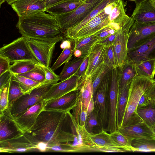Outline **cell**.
<instances>
[{"label":"cell","mask_w":155,"mask_h":155,"mask_svg":"<svg viewBox=\"0 0 155 155\" xmlns=\"http://www.w3.org/2000/svg\"><path fill=\"white\" fill-rule=\"evenodd\" d=\"M67 112L43 109L35 123L24 135L36 146L40 142L47 143V147L61 143L71 144L74 138L68 130Z\"/></svg>","instance_id":"6da1fadb"},{"label":"cell","mask_w":155,"mask_h":155,"mask_svg":"<svg viewBox=\"0 0 155 155\" xmlns=\"http://www.w3.org/2000/svg\"><path fill=\"white\" fill-rule=\"evenodd\" d=\"M41 11L18 16L16 27L22 36L30 38L57 43L66 38L56 17Z\"/></svg>","instance_id":"7a4b0ae2"},{"label":"cell","mask_w":155,"mask_h":155,"mask_svg":"<svg viewBox=\"0 0 155 155\" xmlns=\"http://www.w3.org/2000/svg\"><path fill=\"white\" fill-rule=\"evenodd\" d=\"M153 81L147 78L137 76L130 83L127 104L122 127L134 122L140 118L137 112L139 102L141 96L151 87Z\"/></svg>","instance_id":"3957f363"},{"label":"cell","mask_w":155,"mask_h":155,"mask_svg":"<svg viewBox=\"0 0 155 155\" xmlns=\"http://www.w3.org/2000/svg\"><path fill=\"white\" fill-rule=\"evenodd\" d=\"M111 69L104 76L93 95V111L97 116L101 130L106 131L108 120L109 93Z\"/></svg>","instance_id":"277c9868"},{"label":"cell","mask_w":155,"mask_h":155,"mask_svg":"<svg viewBox=\"0 0 155 155\" xmlns=\"http://www.w3.org/2000/svg\"><path fill=\"white\" fill-rule=\"evenodd\" d=\"M54 84L44 82L30 93L24 94L15 101L8 107L13 118L15 119L32 106L43 101L45 96Z\"/></svg>","instance_id":"5b68a950"},{"label":"cell","mask_w":155,"mask_h":155,"mask_svg":"<svg viewBox=\"0 0 155 155\" xmlns=\"http://www.w3.org/2000/svg\"><path fill=\"white\" fill-rule=\"evenodd\" d=\"M0 56L10 63L21 61H30L40 64L30 49L25 37L22 36L0 48Z\"/></svg>","instance_id":"8992f818"},{"label":"cell","mask_w":155,"mask_h":155,"mask_svg":"<svg viewBox=\"0 0 155 155\" xmlns=\"http://www.w3.org/2000/svg\"><path fill=\"white\" fill-rule=\"evenodd\" d=\"M103 0H85L83 3L70 12L55 16L64 33L68 28L82 21Z\"/></svg>","instance_id":"52a82bcc"},{"label":"cell","mask_w":155,"mask_h":155,"mask_svg":"<svg viewBox=\"0 0 155 155\" xmlns=\"http://www.w3.org/2000/svg\"><path fill=\"white\" fill-rule=\"evenodd\" d=\"M120 93L119 69L118 67L112 68L109 93V116L106 131L111 134L117 129V114Z\"/></svg>","instance_id":"ba28073f"},{"label":"cell","mask_w":155,"mask_h":155,"mask_svg":"<svg viewBox=\"0 0 155 155\" xmlns=\"http://www.w3.org/2000/svg\"><path fill=\"white\" fill-rule=\"evenodd\" d=\"M155 34V22L141 23L134 21L129 31L128 51L143 44Z\"/></svg>","instance_id":"9c48e42d"},{"label":"cell","mask_w":155,"mask_h":155,"mask_svg":"<svg viewBox=\"0 0 155 155\" xmlns=\"http://www.w3.org/2000/svg\"><path fill=\"white\" fill-rule=\"evenodd\" d=\"M135 21L131 16L118 31L113 45L117 66L121 68L127 60V45L130 29Z\"/></svg>","instance_id":"30bf717a"},{"label":"cell","mask_w":155,"mask_h":155,"mask_svg":"<svg viewBox=\"0 0 155 155\" xmlns=\"http://www.w3.org/2000/svg\"><path fill=\"white\" fill-rule=\"evenodd\" d=\"M115 1L107 5L95 17L86 23L72 39L80 38L87 37L96 33L107 26L109 22L108 17Z\"/></svg>","instance_id":"8fae6325"},{"label":"cell","mask_w":155,"mask_h":155,"mask_svg":"<svg viewBox=\"0 0 155 155\" xmlns=\"http://www.w3.org/2000/svg\"><path fill=\"white\" fill-rule=\"evenodd\" d=\"M28 45L39 64L49 67L56 43H51L26 37Z\"/></svg>","instance_id":"7c38bea8"},{"label":"cell","mask_w":155,"mask_h":155,"mask_svg":"<svg viewBox=\"0 0 155 155\" xmlns=\"http://www.w3.org/2000/svg\"><path fill=\"white\" fill-rule=\"evenodd\" d=\"M118 129L131 142L137 139H155L154 133L152 128L140 119Z\"/></svg>","instance_id":"4fadbf2b"},{"label":"cell","mask_w":155,"mask_h":155,"mask_svg":"<svg viewBox=\"0 0 155 155\" xmlns=\"http://www.w3.org/2000/svg\"><path fill=\"white\" fill-rule=\"evenodd\" d=\"M24 134L12 116L8 108L0 113V141L16 138Z\"/></svg>","instance_id":"5bb4252c"},{"label":"cell","mask_w":155,"mask_h":155,"mask_svg":"<svg viewBox=\"0 0 155 155\" xmlns=\"http://www.w3.org/2000/svg\"><path fill=\"white\" fill-rule=\"evenodd\" d=\"M81 78L74 74L64 80L54 84L45 96L43 101L46 102L56 99L77 90Z\"/></svg>","instance_id":"9a60e30c"},{"label":"cell","mask_w":155,"mask_h":155,"mask_svg":"<svg viewBox=\"0 0 155 155\" xmlns=\"http://www.w3.org/2000/svg\"><path fill=\"white\" fill-rule=\"evenodd\" d=\"M38 151L36 145L31 143L24 134L16 138L0 141L1 153H22Z\"/></svg>","instance_id":"2e32d148"},{"label":"cell","mask_w":155,"mask_h":155,"mask_svg":"<svg viewBox=\"0 0 155 155\" xmlns=\"http://www.w3.org/2000/svg\"><path fill=\"white\" fill-rule=\"evenodd\" d=\"M149 59H155V34L140 46L128 51L127 60L135 64Z\"/></svg>","instance_id":"e0dca14e"},{"label":"cell","mask_w":155,"mask_h":155,"mask_svg":"<svg viewBox=\"0 0 155 155\" xmlns=\"http://www.w3.org/2000/svg\"><path fill=\"white\" fill-rule=\"evenodd\" d=\"M90 135L98 152H126L117 144L111 137L110 133L104 130Z\"/></svg>","instance_id":"ac0fdd59"},{"label":"cell","mask_w":155,"mask_h":155,"mask_svg":"<svg viewBox=\"0 0 155 155\" xmlns=\"http://www.w3.org/2000/svg\"><path fill=\"white\" fill-rule=\"evenodd\" d=\"M78 99L77 90L69 92L58 98L45 102L44 109L64 111H70Z\"/></svg>","instance_id":"d6986e66"},{"label":"cell","mask_w":155,"mask_h":155,"mask_svg":"<svg viewBox=\"0 0 155 155\" xmlns=\"http://www.w3.org/2000/svg\"><path fill=\"white\" fill-rule=\"evenodd\" d=\"M11 6L18 17L45 11L46 8L44 0H18Z\"/></svg>","instance_id":"ffe728a7"},{"label":"cell","mask_w":155,"mask_h":155,"mask_svg":"<svg viewBox=\"0 0 155 155\" xmlns=\"http://www.w3.org/2000/svg\"><path fill=\"white\" fill-rule=\"evenodd\" d=\"M45 102L43 101L29 108L25 113L14 119L21 131L24 134L35 123L41 112L44 109Z\"/></svg>","instance_id":"44dd1931"},{"label":"cell","mask_w":155,"mask_h":155,"mask_svg":"<svg viewBox=\"0 0 155 155\" xmlns=\"http://www.w3.org/2000/svg\"><path fill=\"white\" fill-rule=\"evenodd\" d=\"M131 16L139 23L155 22V3L150 0L141 3L135 7Z\"/></svg>","instance_id":"7402d4cb"},{"label":"cell","mask_w":155,"mask_h":155,"mask_svg":"<svg viewBox=\"0 0 155 155\" xmlns=\"http://www.w3.org/2000/svg\"><path fill=\"white\" fill-rule=\"evenodd\" d=\"M106 47L97 42L92 47L88 55V65L85 75L91 76L98 67L104 62Z\"/></svg>","instance_id":"603a6c76"},{"label":"cell","mask_w":155,"mask_h":155,"mask_svg":"<svg viewBox=\"0 0 155 155\" xmlns=\"http://www.w3.org/2000/svg\"><path fill=\"white\" fill-rule=\"evenodd\" d=\"M77 90L78 98L83 107L87 110L93 97V83L91 76L84 75L81 78Z\"/></svg>","instance_id":"cb8c5ba5"},{"label":"cell","mask_w":155,"mask_h":155,"mask_svg":"<svg viewBox=\"0 0 155 155\" xmlns=\"http://www.w3.org/2000/svg\"><path fill=\"white\" fill-rule=\"evenodd\" d=\"M119 69V91L130 85L137 76L135 64L127 60L123 67Z\"/></svg>","instance_id":"d4e9b609"},{"label":"cell","mask_w":155,"mask_h":155,"mask_svg":"<svg viewBox=\"0 0 155 155\" xmlns=\"http://www.w3.org/2000/svg\"><path fill=\"white\" fill-rule=\"evenodd\" d=\"M116 0H103L100 4L81 22L67 29L64 32L65 37L72 39L86 23L95 17L107 5Z\"/></svg>","instance_id":"484cf974"},{"label":"cell","mask_w":155,"mask_h":155,"mask_svg":"<svg viewBox=\"0 0 155 155\" xmlns=\"http://www.w3.org/2000/svg\"><path fill=\"white\" fill-rule=\"evenodd\" d=\"M126 3L123 0H117L114 4L108 17L109 23L117 24L122 26L130 18L126 14Z\"/></svg>","instance_id":"4316f807"},{"label":"cell","mask_w":155,"mask_h":155,"mask_svg":"<svg viewBox=\"0 0 155 155\" xmlns=\"http://www.w3.org/2000/svg\"><path fill=\"white\" fill-rule=\"evenodd\" d=\"M84 2L81 0H66L46 9L45 12L55 16L59 15L73 11Z\"/></svg>","instance_id":"83f0119b"},{"label":"cell","mask_w":155,"mask_h":155,"mask_svg":"<svg viewBox=\"0 0 155 155\" xmlns=\"http://www.w3.org/2000/svg\"><path fill=\"white\" fill-rule=\"evenodd\" d=\"M74 50H77L81 53L82 58L88 55L93 45L98 41L95 33L84 38L74 39Z\"/></svg>","instance_id":"f1b7e54d"},{"label":"cell","mask_w":155,"mask_h":155,"mask_svg":"<svg viewBox=\"0 0 155 155\" xmlns=\"http://www.w3.org/2000/svg\"><path fill=\"white\" fill-rule=\"evenodd\" d=\"M137 76L153 81L155 75V59L143 61L135 64Z\"/></svg>","instance_id":"f546056e"},{"label":"cell","mask_w":155,"mask_h":155,"mask_svg":"<svg viewBox=\"0 0 155 155\" xmlns=\"http://www.w3.org/2000/svg\"><path fill=\"white\" fill-rule=\"evenodd\" d=\"M84 58H76L65 63L60 74L58 75L59 81L64 80L73 75L78 71Z\"/></svg>","instance_id":"4dcf8cb0"},{"label":"cell","mask_w":155,"mask_h":155,"mask_svg":"<svg viewBox=\"0 0 155 155\" xmlns=\"http://www.w3.org/2000/svg\"><path fill=\"white\" fill-rule=\"evenodd\" d=\"M129 86H126L120 92L117 114V129L122 127L127 104Z\"/></svg>","instance_id":"1f68e13d"},{"label":"cell","mask_w":155,"mask_h":155,"mask_svg":"<svg viewBox=\"0 0 155 155\" xmlns=\"http://www.w3.org/2000/svg\"><path fill=\"white\" fill-rule=\"evenodd\" d=\"M155 105L151 103L146 107L137 108V109L139 117L151 128L155 124Z\"/></svg>","instance_id":"d6a6232c"},{"label":"cell","mask_w":155,"mask_h":155,"mask_svg":"<svg viewBox=\"0 0 155 155\" xmlns=\"http://www.w3.org/2000/svg\"><path fill=\"white\" fill-rule=\"evenodd\" d=\"M132 152H155V139H134L131 141Z\"/></svg>","instance_id":"836d02e7"},{"label":"cell","mask_w":155,"mask_h":155,"mask_svg":"<svg viewBox=\"0 0 155 155\" xmlns=\"http://www.w3.org/2000/svg\"><path fill=\"white\" fill-rule=\"evenodd\" d=\"M74 46V40L73 39L71 43L63 49L59 57L51 68L54 71L63 64L71 60L73 55Z\"/></svg>","instance_id":"e575fe53"},{"label":"cell","mask_w":155,"mask_h":155,"mask_svg":"<svg viewBox=\"0 0 155 155\" xmlns=\"http://www.w3.org/2000/svg\"><path fill=\"white\" fill-rule=\"evenodd\" d=\"M40 64L30 61H21L14 62L11 65L10 71L13 74H23L35 68Z\"/></svg>","instance_id":"d590c367"},{"label":"cell","mask_w":155,"mask_h":155,"mask_svg":"<svg viewBox=\"0 0 155 155\" xmlns=\"http://www.w3.org/2000/svg\"><path fill=\"white\" fill-rule=\"evenodd\" d=\"M12 74L13 79L19 83L24 94L30 93L33 89L43 83L35 81L19 74Z\"/></svg>","instance_id":"8d00e7d4"},{"label":"cell","mask_w":155,"mask_h":155,"mask_svg":"<svg viewBox=\"0 0 155 155\" xmlns=\"http://www.w3.org/2000/svg\"><path fill=\"white\" fill-rule=\"evenodd\" d=\"M111 68L104 62L91 76L93 83V95L104 76Z\"/></svg>","instance_id":"74e56055"},{"label":"cell","mask_w":155,"mask_h":155,"mask_svg":"<svg viewBox=\"0 0 155 155\" xmlns=\"http://www.w3.org/2000/svg\"><path fill=\"white\" fill-rule=\"evenodd\" d=\"M71 110V113L77 123L81 126H84L88 116L87 110L82 106L78 97L75 105Z\"/></svg>","instance_id":"f35d334b"},{"label":"cell","mask_w":155,"mask_h":155,"mask_svg":"<svg viewBox=\"0 0 155 155\" xmlns=\"http://www.w3.org/2000/svg\"><path fill=\"white\" fill-rule=\"evenodd\" d=\"M24 94L19 83L13 79L12 74L10 80L8 93V107L16 100Z\"/></svg>","instance_id":"ab89813d"},{"label":"cell","mask_w":155,"mask_h":155,"mask_svg":"<svg viewBox=\"0 0 155 155\" xmlns=\"http://www.w3.org/2000/svg\"><path fill=\"white\" fill-rule=\"evenodd\" d=\"M110 134L112 140L120 147L126 152H132L131 142L118 129Z\"/></svg>","instance_id":"60d3db41"},{"label":"cell","mask_w":155,"mask_h":155,"mask_svg":"<svg viewBox=\"0 0 155 155\" xmlns=\"http://www.w3.org/2000/svg\"><path fill=\"white\" fill-rule=\"evenodd\" d=\"M19 75L40 83H43L45 80V72L43 66L40 64L38 65L34 69L28 72Z\"/></svg>","instance_id":"b9f144b4"},{"label":"cell","mask_w":155,"mask_h":155,"mask_svg":"<svg viewBox=\"0 0 155 155\" xmlns=\"http://www.w3.org/2000/svg\"><path fill=\"white\" fill-rule=\"evenodd\" d=\"M121 27L118 24L109 23L108 25L97 32L96 36L98 41L102 40L119 30Z\"/></svg>","instance_id":"7bdbcfd3"},{"label":"cell","mask_w":155,"mask_h":155,"mask_svg":"<svg viewBox=\"0 0 155 155\" xmlns=\"http://www.w3.org/2000/svg\"><path fill=\"white\" fill-rule=\"evenodd\" d=\"M10 80L0 90V113L8 108V93Z\"/></svg>","instance_id":"ee69618b"},{"label":"cell","mask_w":155,"mask_h":155,"mask_svg":"<svg viewBox=\"0 0 155 155\" xmlns=\"http://www.w3.org/2000/svg\"><path fill=\"white\" fill-rule=\"evenodd\" d=\"M97 126H99L95 112L93 111L87 116L84 127L87 131L91 134L93 133L94 128Z\"/></svg>","instance_id":"f6af8a7d"},{"label":"cell","mask_w":155,"mask_h":155,"mask_svg":"<svg viewBox=\"0 0 155 155\" xmlns=\"http://www.w3.org/2000/svg\"><path fill=\"white\" fill-rule=\"evenodd\" d=\"M106 47L104 62L111 68L117 67L113 45Z\"/></svg>","instance_id":"bcb514c9"},{"label":"cell","mask_w":155,"mask_h":155,"mask_svg":"<svg viewBox=\"0 0 155 155\" xmlns=\"http://www.w3.org/2000/svg\"><path fill=\"white\" fill-rule=\"evenodd\" d=\"M45 72V82L55 84L59 81L58 75L56 74L49 67L43 66Z\"/></svg>","instance_id":"7dc6e473"},{"label":"cell","mask_w":155,"mask_h":155,"mask_svg":"<svg viewBox=\"0 0 155 155\" xmlns=\"http://www.w3.org/2000/svg\"><path fill=\"white\" fill-rule=\"evenodd\" d=\"M88 55L84 58V60L81 64L78 71L75 74L79 78H81L82 76L85 75L88 66Z\"/></svg>","instance_id":"c3c4849f"},{"label":"cell","mask_w":155,"mask_h":155,"mask_svg":"<svg viewBox=\"0 0 155 155\" xmlns=\"http://www.w3.org/2000/svg\"><path fill=\"white\" fill-rule=\"evenodd\" d=\"M10 63L5 58L0 56V75L10 70Z\"/></svg>","instance_id":"681fc988"},{"label":"cell","mask_w":155,"mask_h":155,"mask_svg":"<svg viewBox=\"0 0 155 155\" xmlns=\"http://www.w3.org/2000/svg\"><path fill=\"white\" fill-rule=\"evenodd\" d=\"M118 30L114 33L110 35L105 39L98 41L97 42L104 45L106 47L113 45L117 35Z\"/></svg>","instance_id":"f907efd6"},{"label":"cell","mask_w":155,"mask_h":155,"mask_svg":"<svg viewBox=\"0 0 155 155\" xmlns=\"http://www.w3.org/2000/svg\"><path fill=\"white\" fill-rule=\"evenodd\" d=\"M12 75V73L9 70L0 75V90L10 80Z\"/></svg>","instance_id":"816d5d0a"},{"label":"cell","mask_w":155,"mask_h":155,"mask_svg":"<svg viewBox=\"0 0 155 155\" xmlns=\"http://www.w3.org/2000/svg\"><path fill=\"white\" fill-rule=\"evenodd\" d=\"M147 92L144 93L140 97L137 108L144 107L151 104V102L147 94Z\"/></svg>","instance_id":"f5cc1de1"},{"label":"cell","mask_w":155,"mask_h":155,"mask_svg":"<svg viewBox=\"0 0 155 155\" xmlns=\"http://www.w3.org/2000/svg\"><path fill=\"white\" fill-rule=\"evenodd\" d=\"M151 103L155 104V79H154L153 84L146 92Z\"/></svg>","instance_id":"db71d44e"},{"label":"cell","mask_w":155,"mask_h":155,"mask_svg":"<svg viewBox=\"0 0 155 155\" xmlns=\"http://www.w3.org/2000/svg\"><path fill=\"white\" fill-rule=\"evenodd\" d=\"M46 8L56 5L66 0H44Z\"/></svg>","instance_id":"11a10c76"},{"label":"cell","mask_w":155,"mask_h":155,"mask_svg":"<svg viewBox=\"0 0 155 155\" xmlns=\"http://www.w3.org/2000/svg\"><path fill=\"white\" fill-rule=\"evenodd\" d=\"M36 146L38 151L43 152L46 151L47 147V143L43 142H40L37 144Z\"/></svg>","instance_id":"9f6ffc18"},{"label":"cell","mask_w":155,"mask_h":155,"mask_svg":"<svg viewBox=\"0 0 155 155\" xmlns=\"http://www.w3.org/2000/svg\"><path fill=\"white\" fill-rule=\"evenodd\" d=\"M94 110V103L93 97L91 99L87 107V113L88 116Z\"/></svg>","instance_id":"6f0895ef"},{"label":"cell","mask_w":155,"mask_h":155,"mask_svg":"<svg viewBox=\"0 0 155 155\" xmlns=\"http://www.w3.org/2000/svg\"><path fill=\"white\" fill-rule=\"evenodd\" d=\"M147 0H136L135 1V2L136 4V7H137L141 3Z\"/></svg>","instance_id":"680465c9"},{"label":"cell","mask_w":155,"mask_h":155,"mask_svg":"<svg viewBox=\"0 0 155 155\" xmlns=\"http://www.w3.org/2000/svg\"><path fill=\"white\" fill-rule=\"evenodd\" d=\"M18 0H5L6 2L9 5H11L14 2Z\"/></svg>","instance_id":"91938a15"},{"label":"cell","mask_w":155,"mask_h":155,"mask_svg":"<svg viewBox=\"0 0 155 155\" xmlns=\"http://www.w3.org/2000/svg\"><path fill=\"white\" fill-rule=\"evenodd\" d=\"M5 1V0H0V7L4 3Z\"/></svg>","instance_id":"94428289"},{"label":"cell","mask_w":155,"mask_h":155,"mask_svg":"<svg viewBox=\"0 0 155 155\" xmlns=\"http://www.w3.org/2000/svg\"><path fill=\"white\" fill-rule=\"evenodd\" d=\"M152 129L153 132L154 133H155V124L152 127Z\"/></svg>","instance_id":"6125c7cd"},{"label":"cell","mask_w":155,"mask_h":155,"mask_svg":"<svg viewBox=\"0 0 155 155\" xmlns=\"http://www.w3.org/2000/svg\"><path fill=\"white\" fill-rule=\"evenodd\" d=\"M151 1L153 3H155V0H151Z\"/></svg>","instance_id":"be15d7a7"},{"label":"cell","mask_w":155,"mask_h":155,"mask_svg":"<svg viewBox=\"0 0 155 155\" xmlns=\"http://www.w3.org/2000/svg\"><path fill=\"white\" fill-rule=\"evenodd\" d=\"M130 1H135L136 0H129Z\"/></svg>","instance_id":"e7e4bbea"},{"label":"cell","mask_w":155,"mask_h":155,"mask_svg":"<svg viewBox=\"0 0 155 155\" xmlns=\"http://www.w3.org/2000/svg\"><path fill=\"white\" fill-rule=\"evenodd\" d=\"M82 0V1H85V0Z\"/></svg>","instance_id":"03108f58"},{"label":"cell","mask_w":155,"mask_h":155,"mask_svg":"<svg viewBox=\"0 0 155 155\" xmlns=\"http://www.w3.org/2000/svg\"><path fill=\"white\" fill-rule=\"evenodd\" d=\"M154 134H155V133H154Z\"/></svg>","instance_id":"003e7915"}]
</instances>
